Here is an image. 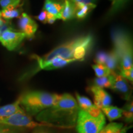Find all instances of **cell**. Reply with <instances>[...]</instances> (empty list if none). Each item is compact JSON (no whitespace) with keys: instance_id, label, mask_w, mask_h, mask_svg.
Here are the masks:
<instances>
[{"instance_id":"cell-21","label":"cell","mask_w":133,"mask_h":133,"mask_svg":"<svg viewBox=\"0 0 133 133\" xmlns=\"http://www.w3.org/2000/svg\"><path fill=\"white\" fill-rule=\"evenodd\" d=\"M76 100H77V104L78 105L79 109L83 110L84 111H88L90 109L91 107L94 105L92 102L89 99L85 96H83L79 95L78 93H76Z\"/></svg>"},{"instance_id":"cell-1","label":"cell","mask_w":133,"mask_h":133,"mask_svg":"<svg viewBox=\"0 0 133 133\" xmlns=\"http://www.w3.org/2000/svg\"><path fill=\"white\" fill-rule=\"evenodd\" d=\"M78 105L71 94H60L57 101L52 106L36 115L38 122L52 124L57 128L69 129L75 127Z\"/></svg>"},{"instance_id":"cell-30","label":"cell","mask_w":133,"mask_h":133,"mask_svg":"<svg viewBox=\"0 0 133 133\" xmlns=\"http://www.w3.org/2000/svg\"><path fill=\"white\" fill-rule=\"evenodd\" d=\"M57 20L56 17L54 16H52V15L50 14H48V17H47V23L48 24H52L55 21Z\"/></svg>"},{"instance_id":"cell-26","label":"cell","mask_w":133,"mask_h":133,"mask_svg":"<svg viewBox=\"0 0 133 133\" xmlns=\"http://www.w3.org/2000/svg\"><path fill=\"white\" fill-rule=\"evenodd\" d=\"M121 76L124 78L132 82L133 81V68L128 70H120L119 72H118Z\"/></svg>"},{"instance_id":"cell-29","label":"cell","mask_w":133,"mask_h":133,"mask_svg":"<svg viewBox=\"0 0 133 133\" xmlns=\"http://www.w3.org/2000/svg\"><path fill=\"white\" fill-rule=\"evenodd\" d=\"M32 133H52L48 127H39L35 128Z\"/></svg>"},{"instance_id":"cell-25","label":"cell","mask_w":133,"mask_h":133,"mask_svg":"<svg viewBox=\"0 0 133 133\" xmlns=\"http://www.w3.org/2000/svg\"><path fill=\"white\" fill-rule=\"evenodd\" d=\"M21 0H0V6L3 9L8 8H16L20 6Z\"/></svg>"},{"instance_id":"cell-22","label":"cell","mask_w":133,"mask_h":133,"mask_svg":"<svg viewBox=\"0 0 133 133\" xmlns=\"http://www.w3.org/2000/svg\"><path fill=\"white\" fill-rule=\"evenodd\" d=\"M122 116L127 123H132L133 121V104L132 101H129L122 109Z\"/></svg>"},{"instance_id":"cell-10","label":"cell","mask_w":133,"mask_h":133,"mask_svg":"<svg viewBox=\"0 0 133 133\" xmlns=\"http://www.w3.org/2000/svg\"><path fill=\"white\" fill-rule=\"evenodd\" d=\"M18 26L21 32L27 38L33 37L38 29L37 24L26 13H22L18 22Z\"/></svg>"},{"instance_id":"cell-9","label":"cell","mask_w":133,"mask_h":133,"mask_svg":"<svg viewBox=\"0 0 133 133\" xmlns=\"http://www.w3.org/2000/svg\"><path fill=\"white\" fill-rule=\"evenodd\" d=\"M89 90L92 93L94 98V105L100 109H102L112 104V97L104 89L91 85Z\"/></svg>"},{"instance_id":"cell-12","label":"cell","mask_w":133,"mask_h":133,"mask_svg":"<svg viewBox=\"0 0 133 133\" xmlns=\"http://www.w3.org/2000/svg\"><path fill=\"white\" fill-rule=\"evenodd\" d=\"M24 110L20 104L19 98L12 104L0 107V121L8 118L16 113Z\"/></svg>"},{"instance_id":"cell-11","label":"cell","mask_w":133,"mask_h":133,"mask_svg":"<svg viewBox=\"0 0 133 133\" xmlns=\"http://www.w3.org/2000/svg\"><path fill=\"white\" fill-rule=\"evenodd\" d=\"M64 3V0H45L43 10L54 16L57 19H61Z\"/></svg>"},{"instance_id":"cell-31","label":"cell","mask_w":133,"mask_h":133,"mask_svg":"<svg viewBox=\"0 0 133 133\" xmlns=\"http://www.w3.org/2000/svg\"><path fill=\"white\" fill-rule=\"evenodd\" d=\"M97 0H83L82 2L80 3L82 4H94L96 2Z\"/></svg>"},{"instance_id":"cell-3","label":"cell","mask_w":133,"mask_h":133,"mask_svg":"<svg viewBox=\"0 0 133 133\" xmlns=\"http://www.w3.org/2000/svg\"><path fill=\"white\" fill-rule=\"evenodd\" d=\"M60 94L42 91H30L24 93L19 97L20 104L26 114L30 116L36 115L52 106Z\"/></svg>"},{"instance_id":"cell-2","label":"cell","mask_w":133,"mask_h":133,"mask_svg":"<svg viewBox=\"0 0 133 133\" xmlns=\"http://www.w3.org/2000/svg\"><path fill=\"white\" fill-rule=\"evenodd\" d=\"M112 39L114 51L118 62V70L133 68V48L130 34L121 29L112 31Z\"/></svg>"},{"instance_id":"cell-14","label":"cell","mask_w":133,"mask_h":133,"mask_svg":"<svg viewBox=\"0 0 133 133\" xmlns=\"http://www.w3.org/2000/svg\"><path fill=\"white\" fill-rule=\"evenodd\" d=\"M64 6L61 13V19L66 21L75 18L76 12L75 4L70 0H64Z\"/></svg>"},{"instance_id":"cell-5","label":"cell","mask_w":133,"mask_h":133,"mask_svg":"<svg viewBox=\"0 0 133 133\" xmlns=\"http://www.w3.org/2000/svg\"><path fill=\"white\" fill-rule=\"evenodd\" d=\"M105 123L103 113L99 116H92L79 109L75 125L78 133H99Z\"/></svg>"},{"instance_id":"cell-24","label":"cell","mask_w":133,"mask_h":133,"mask_svg":"<svg viewBox=\"0 0 133 133\" xmlns=\"http://www.w3.org/2000/svg\"><path fill=\"white\" fill-rule=\"evenodd\" d=\"M26 129L0 124V133H26Z\"/></svg>"},{"instance_id":"cell-7","label":"cell","mask_w":133,"mask_h":133,"mask_svg":"<svg viewBox=\"0 0 133 133\" xmlns=\"http://www.w3.org/2000/svg\"><path fill=\"white\" fill-rule=\"evenodd\" d=\"M25 38H26L25 35L23 33L9 29L0 35V42L9 51H14L21 44Z\"/></svg>"},{"instance_id":"cell-6","label":"cell","mask_w":133,"mask_h":133,"mask_svg":"<svg viewBox=\"0 0 133 133\" xmlns=\"http://www.w3.org/2000/svg\"><path fill=\"white\" fill-rule=\"evenodd\" d=\"M0 124L24 129H35L39 127L56 128L52 124L35 121L33 120L31 116L26 114L24 110L16 113L8 118L0 121Z\"/></svg>"},{"instance_id":"cell-20","label":"cell","mask_w":133,"mask_h":133,"mask_svg":"<svg viewBox=\"0 0 133 133\" xmlns=\"http://www.w3.org/2000/svg\"><path fill=\"white\" fill-rule=\"evenodd\" d=\"M96 7V4H86L81 6L80 8L76 10V12L75 15V17L79 19H84L88 14L91 12Z\"/></svg>"},{"instance_id":"cell-32","label":"cell","mask_w":133,"mask_h":133,"mask_svg":"<svg viewBox=\"0 0 133 133\" xmlns=\"http://www.w3.org/2000/svg\"><path fill=\"white\" fill-rule=\"evenodd\" d=\"M70 1H72L74 3H81L83 0H70Z\"/></svg>"},{"instance_id":"cell-23","label":"cell","mask_w":133,"mask_h":133,"mask_svg":"<svg viewBox=\"0 0 133 133\" xmlns=\"http://www.w3.org/2000/svg\"><path fill=\"white\" fill-rule=\"evenodd\" d=\"M97 78L108 76L112 74L111 71L106 66L102 64H95L92 66Z\"/></svg>"},{"instance_id":"cell-8","label":"cell","mask_w":133,"mask_h":133,"mask_svg":"<svg viewBox=\"0 0 133 133\" xmlns=\"http://www.w3.org/2000/svg\"><path fill=\"white\" fill-rule=\"evenodd\" d=\"M114 81L111 89L120 94L126 99L129 101L131 95V90L128 80L118 73H113Z\"/></svg>"},{"instance_id":"cell-28","label":"cell","mask_w":133,"mask_h":133,"mask_svg":"<svg viewBox=\"0 0 133 133\" xmlns=\"http://www.w3.org/2000/svg\"><path fill=\"white\" fill-rule=\"evenodd\" d=\"M47 17H48V12L44 10H43L41 12L39 13V14L38 16L36 17V19L38 20L39 21L42 22L44 24L47 23Z\"/></svg>"},{"instance_id":"cell-18","label":"cell","mask_w":133,"mask_h":133,"mask_svg":"<svg viewBox=\"0 0 133 133\" xmlns=\"http://www.w3.org/2000/svg\"><path fill=\"white\" fill-rule=\"evenodd\" d=\"M113 81H114V75H113V73H112L108 76L96 78L93 80V84L92 85L96 87L102 88V89L112 88Z\"/></svg>"},{"instance_id":"cell-16","label":"cell","mask_w":133,"mask_h":133,"mask_svg":"<svg viewBox=\"0 0 133 133\" xmlns=\"http://www.w3.org/2000/svg\"><path fill=\"white\" fill-rule=\"evenodd\" d=\"M101 110L104 115H106L110 121L116 120L122 117V109H119L115 106H107L102 108Z\"/></svg>"},{"instance_id":"cell-4","label":"cell","mask_w":133,"mask_h":133,"mask_svg":"<svg viewBox=\"0 0 133 133\" xmlns=\"http://www.w3.org/2000/svg\"><path fill=\"white\" fill-rule=\"evenodd\" d=\"M92 41H93V37L90 34L77 36L57 46L42 57L35 56L33 58L37 61L39 66L56 57L65 59H74L73 56L76 48L83 44Z\"/></svg>"},{"instance_id":"cell-19","label":"cell","mask_w":133,"mask_h":133,"mask_svg":"<svg viewBox=\"0 0 133 133\" xmlns=\"http://www.w3.org/2000/svg\"><path fill=\"white\" fill-rule=\"evenodd\" d=\"M21 8L20 6L16 8H8L3 9L1 12V16L5 19H12L14 18L19 17L21 14Z\"/></svg>"},{"instance_id":"cell-33","label":"cell","mask_w":133,"mask_h":133,"mask_svg":"<svg viewBox=\"0 0 133 133\" xmlns=\"http://www.w3.org/2000/svg\"><path fill=\"white\" fill-rule=\"evenodd\" d=\"M0 17H1V11H0Z\"/></svg>"},{"instance_id":"cell-15","label":"cell","mask_w":133,"mask_h":133,"mask_svg":"<svg viewBox=\"0 0 133 133\" xmlns=\"http://www.w3.org/2000/svg\"><path fill=\"white\" fill-rule=\"evenodd\" d=\"M112 1L111 6L106 15V18L109 19L115 16L126 7L130 0H110Z\"/></svg>"},{"instance_id":"cell-17","label":"cell","mask_w":133,"mask_h":133,"mask_svg":"<svg viewBox=\"0 0 133 133\" xmlns=\"http://www.w3.org/2000/svg\"><path fill=\"white\" fill-rule=\"evenodd\" d=\"M129 128L123 123L112 122L105 126L99 133H126Z\"/></svg>"},{"instance_id":"cell-27","label":"cell","mask_w":133,"mask_h":133,"mask_svg":"<svg viewBox=\"0 0 133 133\" xmlns=\"http://www.w3.org/2000/svg\"><path fill=\"white\" fill-rule=\"evenodd\" d=\"M108 52H99L96 56V62L97 64L104 65L107 57Z\"/></svg>"},{"instance_id":"cell-13","label":"cell","mask_w":133,"mask_h":133,"mask_svg":"<svg viewBox=\"0 0 133 133\" xmlns=\"http://www.w3.org/2000/svg\"><path fill=\"white\" fill-rule=\"evenodd\" d=\"M75 61L74 59H63V58L56 57L41 65V66H39V70H51L62 68L70 63L75 62Z\"/></svg>"}]
</instances>
